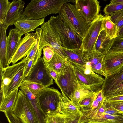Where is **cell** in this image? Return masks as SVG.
<instances>
[{
    "label": "cell",
    "mask_w": 123,
    "mask_h": 123,
    "mask_svg": "<svg viewBox=\"0 0 123 123\" xmlns=\"http://www.w3.org/2000/svg\"><path fill=\"white\" fill-rule=\"evenodd\" d=\"M96 92L88 95L81 99L79 103L80 108L91 106L94 99Z\"/></svg>",
    "instance_id": "obj_36"
},
{
    "label": "cell",
    "mask_w": 123,
    "mask_h": 123,
    "mask_svg": "<svg viewBox=\"0 0 123 123\" xmlns=\"http://www.w3.org/2000/svg\"><path fill=\"white\" fill-rule=\"evenodd\" d=\"M58 14L62 20L82 40L87 34L90 24L86 22L75 5L68 2L65 4Z\"/></svg>",
    "instance_id": "obj_3"
},
{
    "label": "cell",
    "mask_w": 123,
    "mask_h": 123,
    "mask_svg": "<svg viewBox=\"0 0 123 123\" xmlns=\"http://www.w3.org/2000/svg\"><path fill=\"white\" fill-rule=\"evenodd\" d=\"M123 9V3L117 4H109L106 5L103 9L105 15H110L114 13Z\"/></svg>",
    "instance_id": "obj_37"
},
{
    "label": "cell",
    "mask_w": 123,
    "mask_h": 123,
    "mask_svg": "<svg viewBox=\"0 0 123 123\" xmlns=\"http://www.w3.org/2000/svg\"><path fill=\"white\" fill-rule=\"evenodd\" d=\"M66 117L60 113L46 115V123H65Z\"/></svg>",
    "instance_id": "obj_35"
},
{
    "label": "cell",
    "mask_w": 123,
    "mask_h": 123,
    "mask_svg": "<svg viewBox=\"0 0 123 123\" xmlns=\"http://www.w3.org/2000/svg\"><path fill=\"white\" fill-rule=\"evenodd\" d=\"M106 102L112 107L123 113V102Z\"/></svg>",
    "instance_id": "obj_45"
},
{
    "label": "cell",
    "mask_w": 123,
    "mask_h": 123,
    "mask_svg": "<svg viewBox=\"0 0 123 123\" xmlns=\"http://www.w3.org/2000/svg\"><path fill=\"white\" fill-rule=\"evenodd\" d=\"M43 50V58L44 62H49L53 56L55 51L51 47L48 46L44 47Z\"/></svg>",
    "instance_id": "obj_38"
},
{
    "label": "cell",
    "mask_w": 123,
    "mask_h": 123,
    "mask_svg": "<svg viewBox=\"0 0 123 123\" xmlns=\"http://www.w3.org/2000/svg\"><path fill=\"white\" fill-rule=\"evenodd\" d=\"M117 37L123 38V25L119 30Z\"/></svg>",
    "instance_id": "obj_50"
},
{
    "label": "cell",
    "mask_w": 123,
    "mask_h": 123,
    "mask_svg": "<svg viewBox=\"0 0 123 123\" xmlns=\"http://www.w3.org/2000/svg\"><path fill=\"white\" fill-rule=\"evenodd\" d=\"M28 60V62L25 70V77L28 75L34 65V58Z\"/></svg>",
    "instance_id": "obj_46"
},
{
    "label": "cell",
    "mask_w": 123,
    "mask_h": 123,
    "mask_svg": "<svg viewBox=\"0 0 123 123\" xmlns=\"http://www.w3.org/2000/svg\"><path fill=\"white\" fill-rule=\"evenodd\" d=\"M106 109V108L103 103L98 109L94 117L91 119L97 118L100 117L105 113Z\"/></svg>",
    "instance_id": "obj_47"
},
{
    "label": "cell",
    "mask_w": 123,
    "mask_h": 123,
    "mask_svg": "<svg viewBox=\"0 0 123 123\" xmlns=\"http://www.w3.org/2000/svg\"><path fill=\"white\" fill-rule=\"evenodd\" d=\"M104 104L106 108L105 114L113 115H122V113L112 107L107 102L104 101Z\"/></svg>",
    "instance_id": "obj_40"
},
{
    "label": "cell",
    "mask_w": 123,
    "mask_h": 123,
    "mask_svg": "<svg viewBox=\"0 0 123 123\" xmlns=\"http://www.w3.org/2000/svg\"></svg>",
    "instance_id": "obj_53"
},
{
    "label": "cell",
    "mask_w": 123,
    "mask_h": 123,
    "mask_svg": "<svg viewBox=\"0 0 123 123\" xmlns=\"http://www.w3.org/2000/svg\"><path fill=\"white\" fill-rule=\"evenodd\" d=\"M95 92L90 86L79 81V85L70 100L74 105L80 108L79 103L80 99L86 96Z\"/></svg>",
    "instance_id": "obj_23"
},
{
    "label": "cell",
    "mask_w": 123,
    "mask_h": 123,
    "mask_svg": "<svg viewBox=\"0 0 123 123\" xmlns=\"http://www.w3.org/2000/svg\"><path fill=\"white\" fill-rule=\"evenodd\" d=\"M25 2L21 0H14L11 4L2 25L6 30L8 27L14 25L24 13Z\"/></svg>",
    "instance_id": "obj_15"
},
{
    "label": "cell",
    "mask_w": 123,
    "mask_h": 123,
    "mask_svg": "<svg viewBox=\"0 0 123 123\" xmlns=\"http://www.w3.org/2000/svg\"><path fill=\"white\" fill-rule=\"evenodd\" d=\"M123 94V82L116 87L111 91L106 94L104 97L105 99L112 96Z\"/></svg>",
    "instance_id": "obj_39"
},
{
    "label": "cell",
    "mask_w": 123,
    "mask_h": 123,
    "mask_svg": "<svg viewBox=\"0 0 123 123\" xmlns=\"http://www.w3.org/2000/svg\"><path fill=\"white\" fill-rule=\"evenodd\" d=\"M123 3V0H112L110 1V4H117Z\"/></svg>",
    "instance_id": "obj_49"
},
{
    "label": "cell",
    "mask_w": 123,
    "mask_h": 123,
    "mask_svg": "<svg viewBox=\"0 0 123 123\" xmlns=\"http://www.w3.org/2000/svg\"><path fill=\"white\" fill-rule=\"evenodd\" d=\"M69 61L73 65L79 81L90 86L95 92L101 89L104 79L94 72L89 67Z\"/></svg>",
    "instance_id": "obj_9"
},
{
    "label": "cell",
    "mask_w": 123,
    "mask_h": 123,
    "mask_svg": "<svg viewBox=\"0 0 123 123\" xmlns=\"http://www.w3.org/2000/svg\"><path fill=\"white\" fill-rule=\"evenodd\" d=\"M68 61L80 65L86 64V59L82 51L80 49H69L62 47Z\"/></svg>",
    "instance_id": "obj_24"
},
{
    "label": "cell",
    "mask_w": 123,
    "mask_h": 123,
    "mask_svg": "<svg viewBox=\"0 0 123 123\" xmlns=\"http://www.w3.org/2000/svg\"><path fill=\"white\" fill-rule=\"evenodd\" d=\"M37 96L41 108L46 115L60 113L62 95L58 90L47 87L40 91Z\"/></svg>",
    "instance_id": "obj_7"
},
{
    "label": "cell",
    "mask_w": 123,
    "mask_h": 123,
    "mask_svg": "<svg viewBox=\"0 0 123 123\" xmlns=\"http://www.w3.org/2000/svg\"></svg>",
    "instance_id": "obj_54"
},
{
    "label": "cell",
    "mask_w": 123,
    "mask_h": 123,
    "mask_svg": "<svg viewBox=\"0 0 123 123\" xmlns=\"http://www.w3.org/2000/svg\"><path fill=\"white\" fill-rule=\"evenodd\" d=\"M59 113L66 116L74 117L82 114L80 108L68 97L62 96L60 105Z\"/></svg>",
    "instance_id": "obj_20"
},
{
    "label": "cell",
    "mask_w": 123,
    "mask_h": 123,
    "mask_svg": "<svg viewBox=\"0 0 123 123\" xmlns=\"http://www.w3.org/2000/svg\"><path fill=\"white\" fill-rule=\"evenodd\" d=\"M103 25V29L111 39H113L117 37L118 30L117 26L111 20L109 15H106L104 16Z\"/></svg>",
    "instance_id": "obj_27"
},
{
    "label": "cell",
    "mask_w": 123,
    "mask_h": 123,
    "mask_svg": "<svg viewBox=\"0 0 123 123\" xmlns=\"http://www.w3.org/2000/svg\"><path fill=\"white\" fill-rule=\"evenodd\" d=\"M103 67L106 77L122 69L123 68V52H108L103 59Z\"/></svg>",
    "instance_id": "obj_14"
},
{
    "label": "cell",
    "mask_w": 123,
    "mask_h": 123,
    "mask_svg": "<svg viewBox=\"0 0 123 123\" xmlns=\"http://www.w3.org/2000/svg\"><path fill=\"white\" fill-rule=\"evenodd\" d=\"M48 21L58 33L63 47L69 49H80L82 39L59 15L51 16Z\"/></svg>",
    "instance_id": "obj_4"
},
{
    "label": "cell",
    "mask_w": 123,
    "mask_h": 123,
    "mask_svg": "<svg viewBox=\"0 0 123 123\" xmlns=\"http://www.w3.org/2000/svg\"><path fill=\"white\" fill-rule=\"evenodd\" d=\"M44 18L37 20L30 19L23 13L14 24L15 29L18 31L19 36H21L30 32L34 31L37 27L44 22Z\"/></svg>",
    "instance_id": "obj_16"
},
{
    "label": "cell",
    "mask_w": 123,
    "mask_h": 123,
    "mask_svg": "<svg viewBox=\"0 0 123 123\" xmlns=\"http://www.w3.org/2000/svg\"><path fill=\"white\" fill-rule=\"evenodd\" d=\"M18 89L4 99L0 105V111L4 112L12 111L14 107L17 99Z\"/></svg>",
    "instance_id": "obj_26"
},
{
    "label": "cell",
    "mask_w": 123,
    "mask_h": 123,
    "mask_svg": "<svg viewBox=\"0 0 123 123\" xmlns=\"http://www.w3.org/2000/svg\"><path fill=\"white\" fill-rule=\"evenodd\" d=\"M122 115L123 116V113H122Z\"/></svg>",
    "instance_id": "obj_52"
},
{
    "label": "cell",
    "mask_w": 123,
    "mask_h": 123,
    "mask_svg": "<svg viewBox=\"0 0 123 123\" xmlns=\"http://www.w3.org/2000/svg\"><path fill=\"white\" fill-rule=\"evenodd\" d=\"M82 117V114L74 117L66 116L65 123H81Z\"/></svg>",
    "instance_id": "obj_43"
},
{
    "label": "cell",
    "mask_w": 123,
    "mask_h": 123,
    "mask_svg": "<svg viewBox=\"0 0 123 123\" xmlns=\"http://www.w3.org/2000/svg\"><path fill=\"white\" fill-rule=\"evenodd\" d=\"M76 8L86 22L89 24L99 14L100 6L97 0H76Z\"/></svg>",
    "instance_id": "obj_12"
},
{
    "label": "cell",
    "mask_w": 123,
    "mask_h": 123,
    "mask_svg": "<svg viewBox=\"0 0 123 123\" xmlns=\"http://www.w3.org/2000/svg\"><path fill=\"white\" fill-rule=\"evenodd\" d=\"M39 49L42 51L44 47L48 46L51 47L55 52L64 59L68 58L63 49L59 36L56 30L48 21L44 22L41 25Z\"/></svg>",
    "instance_id": "obj_6"
},
{
    "label": "cell",
    "mask_w": 123,
    "mask_h": 123,
    "mask_svg": "<svg viewBox=\"0 0 123 123\" xmlns=\"http://www.w3.org/2000/svg\"><path fill=\"white\" fill-rule=\"evenodd\" d=\"M37 40L36 32L28 33L21 38L16 51L9 64L14 65L19 60L25 58L29 53L35 44Z\"/></svg>",
    "instance_id": "obj_13"
},
{
    "label": "cell",
    "mask_w": 123,
    "mask_h": 123,
    "mask_svg": "<svg viewBox=\"0 0 123 123\" xmlns=\"http://www.w3.org/2000/svg\"><path fill=\"white\" fill-rule=\"evenodd\" d=\"M108 52H123V38L117 37L113 39Z\"/></svg>",
    "instance_id": "obj_34"
},
{
    "label": "cell",
    "mask_w": 123,
    "mask_h": 123,
    "mask_svg": "<svg viewBox=\"0 0 123 123\" xmlns=\"http://www.w3.org/2000/svg\"><path fill=\"white\" fill-rule=\"evenodd\" d=\"M47 70L50 76L54 80L55 83L57 78V74L54 70L47 68Z\"/></svg>",
    "instance_id": "obj_48"
},
{
    "label": "cell",
    "mask_w": 123,
    "mask_h": 123,
    "mask_svg": "<svg viewBox=\"0 0 123 123\" xmlns=\"http://www.w3.org/2000/svg\"><path fill=\"white\" fill-rule=\"evenodd\" d=\"M18 31L12 28L10 31L7 37V59L9 64L14 55L21 39Z\"/></svg>",
    "instance_id": "obj_21"
},
{
    "label": "cell",
    "mask_w": 123,
    "mask_h": 123,
    "mask_svg": "<svg viewBox=\"0 0 123 123\" xmlns=\"http://www.w3.org/2000/svg\"><path fill=\"white\" fill-rule=\"evenodd\" d=\"M92 121L123 123V116L122 115H113L105 113L97 118L91 119L88 122Z\"/></svg>",
    "instance_id": "obj_30"
},
{
    "label": "cell",
    "mask_w": 123,
    "mask_h": 123,
    "mask_svg": "<svg viewBox=\"0 0 123 123\" xmlns=\"http://www.w3.org/2000/svg\"><path fill=\"white\" fill-rule=\"evenodd\" d=\"M12 2L7 0H0V23L2 25Z\"/></svg>",
    "instance_id": "obj_33"
},
{
    "label": "cell",
    "mask_w": 123,
    "mask_h": 123,
    "mask_svg": "<svg viewBox=\"0 0 123 123\" xmlns=\"http://www.w3.org/2000/svg\"><path fill=\"white\" fill-rule=\"evenodd\" d=\"M103 60L97 64L92 67L91 68L94 72L103 75L105 78L106 77V76L103 69Z\"/></svg>",
    "instance_id": "obj_41"
},
{
    "label": "cell",
    "mask_w": 123,
    "mask_h": 123,
    "mask_svg": "<svg viewBox=\"0 0 123 123\" xmlns=\"http://www.w3.org/2000/svg\"><path fill=\"white\" fill-rule=\"evenodd\" d=\"M55 83L61 90L62 96L70 100L79 85V81L73 65L67 60L61 71L57 74Z\"/></svg>",
    "instance_id": "obj_5"
},
{
    "label": "cell",
    "mask_w": 123,
    "mask_h": 123,
    "mask_svg": "<svg viewBox=\"0 0 123 123\" xmlns=\"http://www.w3.org/2000/svg\"><path fill=\"white\" fill-rule=\"evenodd\" d=\"M6 29L0 25V68L3 71L9 66L7 54V37Z\"/></svg>",
    "instance_id": "obj_19"
},
{
    "label": "cell",
    "mask_w": 123,
    "mask_h": 123,
    "mask_svg": "<svg viewBox=\"0 0 123 123\" xmlns=\"http://www.w3.org/2000/svg\"><path fill=\"white\" fill-rule=\"evenodd\" d=\"M20 87L27 88L31 92L36 95L42 90L48 87L40 84L24 80L23 81Z\"/></svg>",
    "instance_id": "obj_31"
},
{
    "label": "cell",
    "mask_w": 123,
    "mask_h": 123,
    "mask_svg": "<svg viewBox=\"0 0 123 123\" xmlns=\"http://www.w3.org/2000/svg\"><path fill=\"white\" fill-rule=\"evenodd\" d=\"M53 79L47 70L43 57H41L33 65L23 80L38 83L48 87L53 84Z\"/></svg>",
    "instance_id": "obj_11"
},
{
    "label": "cell",
    "mask_w": 123,
    "mask_h": 123,
    "mask_svg": "<svg viewBox=\"0 0 123 123\" xmlns=\"http://www.w3.org/2000/svg\"><path fill=\"white\" fill-rule=\"evenodd\" d=\"M4 113L9 123H21L18 118L11 111Z\"/></svg>",
    "instance_id": "obj_42"
},
{
    "label": "cell",
    "mask_w": 123,
    "mask_h": 123,
    "mask_svg": "<svg viewBox=\"0 0 123 123\" xmlns=\"http://www.w3.org/2000/svg\"><path fill=\"white\" fill-rule=\"evenodd\" d=\"M109 16L111 20L117 26L118 34L119 30L123 25V9Z\"/></svg>",
    "instance_id": "obj_32"
},
{
    "label": "cell",
    "mask_w": 123,
    "mask_h": 123,
    "mask_svg": "<svg viewBox=\"0 0 123 123\" xmlns=\"http://www.w3.org/2000/svg\"><path fill=\"white\" fill-rule=\"evenodd\" d=\"M75 0H32L27 6L23 14L29 19L37 20L51 14L58 13L62 6Z\"/></svg>",
    "instance_id": "obj_2"
},
{
    "label": "cell",
    "mask_w": 123,
    "mask_h": 123,
    "mask_svg": "<svg viewBox=\"0 0 123 123\" xmlns=\"http://www.w3.org/2000/svg\"><path fill=\"white\" fill-rule=\"evenodd\" d=\"M41 31L42 29L41 28H37L36 29V32L37 34L36 42L29 53L26 57L28 60L34 58V65L41 57L42 54V51H40L39 49V41Z\"/></svg>",
    "instance_id": "obj_28"
},
{
    "label": "cell",
    "mask_w": 123,
    "mask_h": 123,
    "mask_svg": "<svg viewBox=\"0 0 123 123\" xmlns=\"http://www.w3.org/2000/svg\"><path fill=\"white\" fill-rule=\"evenodd\" d=\"M20 87L30 103L39 123H46V115L41 108L37 95L33 94L27 88Z\"/></svg>",
    "instance_id": "obj_17"
},
{
    "label": "cell",
    "mask_w": 123,
    "mask_h": 123,
    "mask_svg": "<svg viewBox=\"0 0 123 123\" xmlns=\"http://www.w3.org/2000/svg\"><path fill=\"white\" fill-rule=\"evenodd\" d=\"M27 58L0 70V90H3L4 98L20 87L25 77V68L28 62Z\"/></svg>",
    "instance_id": "obj_1"
},
{
    "label": "cell",
    "mask_w": 123,
    "mask_h": 123,
    "mask_svg": "<svg viewBox=\"0 0 123 123\" xmlns=\"http://www.w3.org/2000/svg\"><path fill=\"white\" fill-rule=\"evenodd\" d=\"M82 123H109L102 122L98 121H88L86 122H85Z\"/></svg>",
    "instance_id": "obj_51"
},
{
    "label": "cell",
    "mask_w": 123,
    "mask_h": 123,
    "mask_svg": "<svg viewBox=\"0 0 123 123\" xmlns=\"http://www.w3.org/2000/svg\"><path fill=\"white\" fill-rule=\"evenodd\" d=\"M113 39H111L103 29L100 32L96 40L95 50L105 55L108 52Z\"/></svg>",
    "instance_id": "obj_22"
},
{
    "label": "cell",
    "mask_w": 123,
    "mask_h": 123,
    "mask_svg": "<svg viewBox=\"0 0 123 123\" xmlns=\"http://www.w3.org/2000/svg\"><path fill=\"white\" fill-rule=\"evenodd\" d=\"M84 55L86 59L85 65L91 68L101 61L105 55L94 50Z\"/></svg>",
    "instance_id": "obj_29"
},
{
    "label": "cell",
    "mask_w": 123,
    "mask_h": 123,
    "mask_svg": "<svg viewBox=\"0 0 123 123\" xmlns=\"http://www.w3.org/2000/svg\"><path fill=\"white\" fill-rule=\"evenodd\" d=\"M104 16L99 14L98 16L90 23V25L86 37L82 41L80 49L84 54L94 51L95 45L101 31L103 29V21Z\"/></svg>",
    "instance_id": "obj_10"
},
{
    "label": "cell",
    "mask_w": 123,
    "mask_h": 123,
    "mask_svg": "<svg viewBox=\"0 0 123 123\" xmlns=\"http://www.w3.org/2000/svg\"><path fill=\"white\" fill-rule=\"evenodd\" d=\"M123 82V68L105 77L101 90L104 96Z\"/></svg>",
    "instance_id": "obj_18"
},
{
    "label": "cell",
    "mask_w": 123,
    "mask_h": 123,
    "mask_svg": "<svg viewBox=\"0 0 123 123\" xmlns=\"http://www.w3.org/2000/svg\"><path fill=\"white\" fill-rule=\"evenodd\" d=\"M67 60L55 52L51 60L49 62H45L47 68L54 70L58 74L63 68Z\"/></svg>",
    "instance_id": "obj_25"
},
{
    "label": "cell",
    "mask_w": 123,
    "mask_h": 123,
    "mask_svg": "<svg viewBox=\"0 0 123 123\" xmlns=\"http://www.w3.org/2000/svg\"><path fill=\"white\" fill-rule=\"evenodd\" d=\"M104 101L110 102H123V94L107 98Z\"/></svg>",
    "instance_id": "obj_44"
},
{
    "label": "cell",
    "mask_w": 123,
    "mask_h": 123,
    "mask_svg": "<svg viewBox=\"0 0 123 123\" xmlns=\"http://www.w3.org/2000/svg\"><path fill=\"white\" fill-rule=\"evenodd\" d=\"M11 111L21 123H39L30 103L21 90Z\"/></svg>",
    "instance_id": "obj_8"
}]
</instances>
